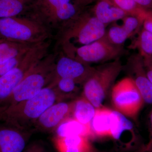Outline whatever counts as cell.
Listing matches in <instances>:
<instances>
[{
  "instance_id": "6da1fadb",
  "label": "cell",
  "mask_w": 152,
  "mask_h": 152,
  "mask_svg": "<svg viewBox=\"0 0 152 152\" xmlns=\"http://www.w3.org/2000/svg\"><path fill=\"white\" fill-rule=\"evenodd\" d=\"M60 101H62L51 84L31 99L0 108V121L19 129L32 132L33 126L41 115Z\"/></svg>"
},
{
  "instance_id": "7a4b0ae2",
  "label": "cell",
  "mask_w": 152,
  "mask_h": 152,
  "mask_svg": "<svg viewBox=\"0 0 152 152\" xmlns=\"http://www.w3.org/2000/svg\"><path fill=\"white\" fill-rule=\"evenodd\" d=\"M85 9L75 0H34L23 15L37 22L53 36Z\"/></svg>"
},
{
  "instance_id": "3957f363",
  "label": "cell",
  "mask_w": 152,
  "mask_h": 152,
  "mask_svg": "<svg viewBox=\"0 0 152 152\" xmlns=\"http://www.w3.org/2000/svg\"><path fill=\"white\" fill-rule=\"evenodd\" d=\"M57 52L44 57L19 83L10 96L0 105V108L13 105L35 96L54 81Z\"/></svg>"
},
{
  "instance_id": "277c9868",
  "label": "cell",
  "mask_w": 152,
  "mask_h": 152,
  "mask_svg": "<svg viewBox=\"0 0 152 152\" xmlns=\"http://www.w3.org/2000/svg\"><path fill=\"white\" fill-rule=\"evenodd\" d=\"M106 26L91 12L84 10L56 34V48L64 45L80 47L92 43L105 35Z\"/></svg>"
},
{
  "instance_id": "5b68a950",
  "label": "cell",
  "mask_w": 152,
  "mask_h": 152,
  "mask_svg": "<svg viewBox=\"0 0 152 152\" xmlns=\"http://www.w3.org/2000/svg\"><path fill=\"white\" fill-rule=\"evenodd\" d=\"M53 36L37 22L28 17L0 18V39L20 43L37 44Z\"/></svg>"
},
{
  "instance_id": "8992f818",
  "label": "cell",
  "mask_w": 152,
  "mask_h": 152,
  "mask_svg": "<svg viewBox=\"0 0 152 152\" xmlns=\"http://www.w3.org/2000/svg\"><path fill=\"white\" fill-rule=\"evenodd\" d=\"M124 67L118 58L95 68L83 86V96L96 108L102 107L109 90Z\"/></svg>"
},
{
  "instance_id": "52a82bcc",
  "label": "cell",
  "mask_w": 152,
  "mask_h": 152,
  "mask_svg": "<svg viewBox=\"0 0 152 152\" xmlns=\"http://www.w3.org/2000/svg\"><path fill=\"white\" fill-rule=\"evenodd\" d=\"M66 56L90 65L119 58L126 53L123 46L116 45L108 40L105 35L92 43L80 47L64 45L57 48Z\"/></svg>"
},
{
  "instance_id": "ba28073f",
  "label": "cell",
  "mask_w": 152,
  "mask_h": 152,
  "mask_svg": "<svg viewBox=\"0 0 152 152\" xmlns=\"http://www.w3.org/2000/svg\"><path fill=\"white\" fill-rule=\"evenodd\" d=\"M49 45L46 43L38 44L27 52L16 67L0 77V105L10 96L39 61L49 53Z\"/></svg>"
},
{
  "instance_id": "9c48e42d",
  "label": "cell",
  "mask_w": 152,
  "mask_h": 152,
  "mask_svg": "<svg viewBox=\"0 0 152 152\" xmlns=\"http://www.w3.org/2000/svg\"><path fill=\"white\" fill-rule=\"evenodd\" d=\"M111 98L115 110L134 121L145 103L134 82L129 77L113 87Z\"/></svg>"
},
{
  "instance_id": "30bf717a",
  "label": "cell",
  "mask_w": 152,
  "mask_h": 152,
  "mask_svg": "<svg viewBox=\"0 0 152 152\" xmlns=\"http://www.w3.org/2000/svg\"><path fill=\"white\" fill-rule=\"evenodd\" d=\"M56 52L57 56L55 80L58 78H66L83 86L94 72L96 68L90 65L68 56L61 51Z\"/></svg>"
},
{
  "instance_id": "8fae6325",
  "label": "cell",
  "mask_w": 152,
  "mask_h": 152,
  "mask_svg": "<svg viewBox=\"0 0 152 152\" xmlns=\"http://www.w3.org/2000/svg\"><path fill=\"white\" fill-rule=\"evenodd\" d=\"M74 101H60L52 105L38 119L32 129L33 131L52 132H54L62 122L72 117Z\"/></svg>"
},
{
  "instance_id": "7c38bea8",
  "label": "cell",
  "mask_w": 152,
  "mask_h": 152,
  "mask_svg": "<svg viewBox=\"0 0 152 152\" xmlns=\"http://www.w3.org/2000/svg\"><path fill=\"white\" fill-rule=\"evenodd\" d=\"M125 67L129 77L134 82L145 102L152 104V83L146 73L142 57L139 53L132 55Z\"/></svg>"
},
{
  "instance_id": "4fadbf2b",
  "label": "cell",
  "mask_w": 152,
  "mask_h": 152,
  "mask_svg": "<svg viewBox=\"0 0 152 152\" xmlns=\"http://www.w3.org/2000/svg\"><path fill=\"white\" fill-rule=\"evenodd\" d=\"M31 135L5 123L0 125V152H23Z\"/></svg>"
},
{
  "instance_id": "5bb4252c",
  "label": "cell",
  "mask_w": 152,
  "mask_h": 152,
  "mask_svg": "<svg viewBox=\"0 0 152 152\" xmlns=\"http://www.w3.org/2000/svg\"><path fill=\"white\" fill-rule=\"evenodd\" d=\"M52 142L58 152H97L91 140L86 136L73 135L53 136Z\"/></svg>"
},
{
  "instance_id": "9a60e30c",
  "label": "cell",
  "mask_w": 152,
  "mask_h": 152,
  "mask_svg": "<svg viewBox=\"0 0 152 152\" xmlns=\"http://www.w3.org/2000/svg\"><path fill=\"white\" fill-rule=\"evenodd\" d=\"M90 12L107 26L109 24L122 20L127 15L114 4L111 0H96Z\"/></svg>"
},
{
  "instance_id": "2e32d148",
  "label": "cell",
  "mask_w": 152,
  "mask_h": 152,
  "mask_svg": "<svg viewBox=\"0 0 152 152\" xmlns=\"http://www.w3.org/2000/svg\"><path fill=\"white\" fill-rule=\"evenodd\" d=\"M113 110L103 106L96 109L91 127L95 138L111 137Z\"/></svg>"
},
{
  "instance_id": "e0dca14e",
  "label": "cell",
  "mask_w": 152,
  "mask_h": 152,
  "mask_svg": "<svg viewBox=\"0 0 152 152\" xmlns=\"http://www.w3.org/2000/svg\"><path fill=\"white\" fill-rule=\"evenodd\" d=\"M54 133V136L58 137L81 135L91 140L95 139L91 127L81 124L72 117L68 118L61 123Z\"/></svg>"
},
{
  "instance_id": "ac0fdd59",
  "label": "cell",
  "mask_w": 152,
  "mask_h": 152,
  "mask_svg": "<svg viewBox=\"0 0 152 152\" xmlns=\"http://www.w3.org/2000/svg\"><path fill=\"white\" fill-rule=\"evenodd\" d=\"M96 109L89 101L82 96L74 101L72 117L81 124L91 127Z\"/></svg>"
},
{
  "instance_id": "d6986e66",
  "label": "cell",
  "mask_w": 152,
  "mask_h": 152,
  "mask_svg": "<svg viewBox=\"0 0 152 152\" xmlns=\"http://www.w3.org/2000/svg\"><path fill=\"white\" fill-rule=\"evenodd\" d=\"M34 0H0V18L21 16Z\"/></svg>"
},
{
  "instance_id": "ffe728a7",
  "label": "cell",
  "mask_w": 152,
  "mask_h": 152,
  "mask_svg": "<svg viewBox=\"0 0 152 152\" xmlns=\"http://www.w3.org/2000/svg\"><path fill=\"white\" fill-rule=\"evenodd\" d=\"M38 44L20 43L2 40L0 42V63L26 53Z\"/></svg>"
},
{
  "instance_id": "44dd1931",
  "label": "cell",
  "mask_w": 152,
  "mask_h": 152,
  "mask_svg": "<svg viewBox=\"0 0 152 152\" xmlns=\"http://www.w3.org/2000/svg\"><path fill=\"white\" fill-rule=\"evenodd\" d=\"M114 4L124 11L127 15L137 17L144 21L152 12V10L143 8L135 0H111Z\"/></svg>"
},
{
  "instance_id": "7402d4cb",
  "label": "cell",
  "mask_w": 152,
  "mask_h": 152,
  "mask_svg": "<svg viewBox=\"0 0 152 152\" xmlns=\"http://www.w3.org/2000/svg\"><path fill=\"white\" fill-rule=\"evenodd\" d=\"M51 84L55 87L62 101L73 97L79 91V85L72 79L58 78Z\"/></svg>"
},
{
  "instance_id": "603a6c76",
  "label": "cell",
  "mask_w": 152,
  "mask_h": 152,
  "mask_svg": "<svg viewBox=\"0 0 152 152\" xmlns=\"http://www.w3.org/2000/svg\"><path fill=\"white\" fill-rule=\"evenodd\" d=\"M132 47L137 49L142 57L152 56V34L142 28Z\"/></svg>"
},
{
  "instance_id": "cb8c5ba5",
  "label": "cell",
  "mask_w": 152,
  "mask_h": 152,
  "mask_svg": "<svg viewBox=\"0 0 152 152\" xmlns=\"http://www.w3.org/2000/svg\"><path fill=\"white\" fill-rule=\"evenodd\" d=\"M105 36L108 40L116 45L123 46L126 41L132 37L122 26L115 24L106 31Z\"/></svg>"
},
{
  "instance_id": "d4e9b609",
  "label": "cell",
  "mask_w": 152,
  "mask_h": 152,
  "mask_svg": "<svg viewBox=\"0 0 152 152\" xmlns=\"http://www.w3.org/2000/svg\"><path fill=\"white\" fill-rule=\"evenodd\" d=\"M122 26L125 28L131 36L139 31L142 26L143 21L137 17L133 16L127 15L122 19Z\"/></svg>"
},
{
  "instance_id": "484cf974",
  "label": "cell",
  "mask_w": 152,
  "mask_h": 152,
  "mask_svg": "<svg viewBox=\"0 0 152 152\" xmlns=\"http://www.w3.org/2000/svg\"><path fill=\"white\" fill-rule=\"evenodd\" d=\"M27 52L4 62L0 63V77L5 75L14 68L16 67L22 60L23 59Z\"/></svg>"
},
{
  "instance_id": "4316f807",
  "label": "cell",
  "mask_w": 152,
  "mask_h": 152,
  "mask_svg": "<svg viewBox=\"0 0 152 152\" xmlns=\"http://www.w3.org/2000/svg\"><path fill=\"white\" fill-rule=\"evenodd\" d=\"M142 58L147 77L152 83V56H146Z\"/></svg>"
},
{
  "instance_id": "83f0119b",
  "label": "cell",
  "mask_w": 152,
  "mask_h": 152,
  "mask_svg": "<svg viewBox=\"0 0 152 152\" xmlns=\"http://www.w3.org/2000/svg\"><path fill=\"white\" fill-rule=\"evenodd\" d=\"M23 152H47L42 145L39 143L33 142L27 146Z\"/></svg>"
},
{
  "instance_id": "f1b7e54d",
  "label": "cell",
  "mask_w": 152,
  "mask_h": 152,
  "mask_svg": "<svg viewBox=\"0 0 152 152\" xmlns=\"http://www.w3.org/2000/svg\"><path fill=\"white\" fill-rule=\"evenodd\" d=\"M142 27L144 29L152 34V12L144 20Z\"/></svg>"
},
{
  "instance_id": "f546056e",
  "label": "cell",
  "mask_w": 152,
  "mask_h": 152,
  "mask_svg": "<svg viewBox=\"0 0 152 152\" xmlns=\"http://www.w3.org/2000/svg\"><path fill=\"white\" fill-rule=\"evenodd\" d=\"M150 122H151V134L150 140L143 150V152H152V110L150 115Z\"/></svg>"
},
{
  "instance_id": "4dcf8cb0",
  "label": "cell",
  "mask_w": 152,
  "mask_h": 152,
  "mask_svg": "<svg viewBox=\"0 0 152 152\" xmlns=\"http://www.w3.org/2000/svg\"><path fill=\"white\" fill-rule=\"evenodd\" d=\"M139 5L148 10H152V0H135Z\"/></svg>"
},
{
  "instance_id": "1f68e13d",
  "label": "cell",
  "mask_w": 152,
  "mask_h": 152,
  "mask_svg": "<svg viewBox=\"0 0 152 152\" xmlns=\"http://www.w3.org/2000/svg\"><path fill=\"white\" fill-rule=\"evenodd\" d=\"M96 1V0H75V1L80 7L85 9L86 6Z\"/></svg>"
},
{
  "instance_id": "d6a6232c",
  "label": "cell",
  "mask_w": 152,
  "mask_h": 152,
  "mask_svg": "<svg viewBox=\"0 0 152 152\" xmlns=\"http://www.w3.org/2000/svg\"><path fill=\"white\" fill-rule=\"evenodd\" d=\"M1 40H2L1 39H0V42H1Z\"/></svg>"
}]
</instances>
